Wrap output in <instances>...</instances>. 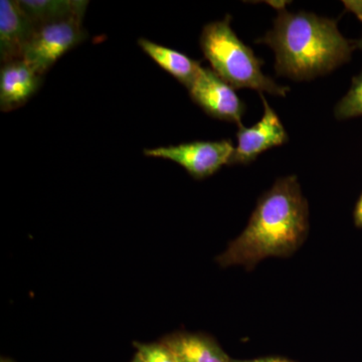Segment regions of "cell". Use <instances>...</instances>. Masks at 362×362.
Wrapping results in <instances>:
<instances>
[{"label":"cell","instance_id":"cell-1","mask_svg":"<svg viewBox=\"0 0 362 362\" xmlns=\"http://www.w3.org/2000/svg\"><path fill=\"white\" fill-rule=\"evenodd\" d=\"M308 230V206L296 176L279 180L262 197L246 230L218 259L221 265H251L291 254Z\"/></svg>","mask_w":362,"mask_h":362},{"label":"cell","instance_id":"cell-2","mask_svg":"<svg viewBox=\"0 0 362 362\" xmlns=\"http://www.w3.org/2000/svg\"><path fill=\"white\" fill-rule=\"evenodd\" d=\"M275 52L276 73L296 81L325 75L349 62L356 45L345 39L337 21L304 11H279L273 30L257 40Z\"/></svg>","mask_w":362,"mask_h":362},{"label":"cell","instance_id":"cell-3","mask_svg":"<svg viewBox=\"0 0 362 362\" xmlns=\"http://www.w3.org/2000/svg\"><path fill=\"white\" fill-rule=\"evenodd\" d=\"M232 18L207 23L202 30L199 45L204 58L233 89H249L286 97L290 89L277 84L262 71L263 62L255 56L251 47L239 39L232 25Z\"/></svg>","mask_w":362,"mask_h":362},{"label":"cell","instance_id":"cell-4","mask_svg":"<svg viewBox=\"0 0 362 362\" xmlns=\"http://www.w3.org/2000/svg\"><path fill=\"white\" fill-rule=\"evenodd\" d=\"M83 18L56 21L37 26L23 59L45 76L66 52L87 39Z\"/></svg>","mask_w":362,"mask_h":362},{"label":"cell","instance_id":"cell-5","mask_svg":"<svg viewBox=\"0 0 362 362\" xmlns=\"http://www.w3.org/2000/svg\"><path fill=\"white\" fill-rule=\"evenodd\" d=\"M235 146L232 140L194 141L170 146L144 149L143 154L151 158L168 159L182 166L197 180L214 175L221 166L230 163Z\"/></svg>","mask_w":362,"mask_h":362},{"label":"cell","instance_id":"cell-6","mask_svg":"<svg viewBox=\"0 0 362 362\" xmlns=\"http://www.w3.org/2000/svg\"><path fill=\"white\" fill-rule=\"evenodd\" d=\"M189 96L207 115L218 120L242 124L245 105L232 86L214 73L213 69L202 68L188 88Z\"/></svg>","mask_w":362,"mask_h":362},{"label":"cell","instance_id":"cell-7","mask_svg":"<svg viewBox=\"0 0 362 362\" xmlns=\"http://www.w3.org/2000/svg\"><path fill=\"white\" fill-rule=\"evenodd\" d=\"M264 114L258 123L247 128L239 125L238 146L235 147L228 165L249 164L263 152L280 146L288 141V135L276 112L261 94Z\"/></svg>","mask_w":362,"mask_h":362},{"label":"cell","instance_id":"cell-8","mask_svg":"<svg viewBox=\"0 0 362 362\" xmlns=\"http://www.w3.org/2000/svg\"><path fill=\"white\" fill-rule=\"evenodd\" d=\"M37 26L18 0L0 1V59L2 65L23 59Z\"/></svg>","mask_w":362,"mask_h":362},{"label":"cell","instance_id":"cell-9","mask_svg":"<svg viewBox=\"0 0 362 362\" xmlns=\"http://www.w3.org/2000/svg\"><path fill=\"white\" fill-rule=\"evenodd\" d=\"M44 76L25 59L4 64L0 71V109L11 112L25 106L42 87Z\"/></svg>","mask_w":362,"mask_h":362},{"label":"cell","instance_id":"cell-10","mask_svg":"<svg viewBox=\"0 0 362 362\" xmlns=\"http://www.w3.org/2000/svg\"><path fill=\"white\" fill-rule=\"evenodd\" d=\"M138 45L147 56L156 62L157 65L170 74L187 89L202 70L201 64L190 59L182 52L169 49L146 39L138 40Z\"/></svg>","mask_w":362,"mask_h":362},{"label":"cell","instance_id":"cell-11","mask_svg":"<svg viewBox=\"0 0 362 362\" xmlns=\"http://www.w3.org/2000/svg\"><path fill=\"white\" fill-rule=\"evenodd\" d=\"M35 26L56 21L83 18L89 1L84 0H18Z\"/></svg>","mask_w":362,"mask_h":362},{"label":"cell","instance_id":"cell-12","mask_svg":"<svg viewBox=\"0 0 362 362\" xmlns=\"http://www.w3.org/2000/svg\"><path fill=\"white\" fill-rule=\"evenodd\" d=\"M165 344L180 362H232L216 343L199 335H180Z\"/></svg>","mask_w":362,"mask_h":362},{"label":"cell","instance_id":"cell-13","mask_svg":"<svg viewBox=\"0 0 362 362\" xmlns=\"http://www.w3.org/2000/svg\"><path fill=\"white\" fill-rule=\"evenodd\" d=\"M362 116V71L352 80L351 88L335 108V117L340 120Z\"/></svg>","mask_w":362,"mask_h":362},{"label":"cell","instance_id":"cell-14","mask_svg":"<svg viewBox=\"0 0 362 362\" xmlns=\"http://www.w3.org/2000/svg\"><path fill=\"white\" fill-rule=\"evenodd\" d=\"M137 356L144 362H180L168 345H139Z\"/></svg>","mask_w":362,"mask_h":362},{"label":"cell","instance_id":"cell-15","mask_svg":"<svg viewBox=\"0 0 362 362\" xmlns=\"http://www.w3.org/2000/svg\"><path fill=\"white\" fill-rule=\"evenodd\" d=\"M343 4L349 11L356 13L357 18L362 21V1H344Z\"/></svg>","mask_w":362,"mask_h":362},{"label":"cell","instance_id":"cell-16","mask_svg":"<svg viewBox=\"0 0 362 362\" xmlns=\"http://www.w3.org/2000/svg\"><path fill=\"white\" fill-rule=\"evenodd\" d=\"M354 223L358 228H362V194L354 211Z\"/></svg>","mask_w":362,"mask_h":362},{"label":"cell","instance_id":"cell-17","mask_svg":"<svg viewBox=\"0 0 362 362\" xmlns=\"http://www.w3.org/2000/svg\"><path fill=\"white\" fill-rule=\"evenodd\" d=\"M232 362H291L289 361H286V359L282 358H264V359H255V361H232Z\"/></svg>","mask_w":362,"mask_h":362},{"label":"cell","instance_id":"cell-18","mask_svg":"<svg viewBox=\"0 0 362 362\" xmlns=\"http://www.w3.org/2000/svg\"><path fill=\"white\" fill-rule=\"evenodd\" d=\"M356 47H358V49H362V35L361 39L357 40V42H356Z\"/></svg>","mask_w":362,"mask_h":362},{"label":"cell","instance_id":"cell-19","mask_svg":"<svg viewBox=\"0 0 362 362\" xmlns=\"http://www.w3.org/2000/svg\"><path fill=\"white\" fill-rule=\"evenodd\" d=\"M133 362H144V361H143L142 359L140 358L139 356H136L135 359H134V361H133Z\"/></svg>","mask_w":362,"mask_h":362},{"label":"cell","instance_id":"cell-20","mask_svg":"<svg viewBox=\"0 0 362 362\" xmlns=\"http://www.w3.org/2000/svg\"><path fill=\"white\" fill-rule=\"evenodd\" d=\"M1 362H8V361H1Z\"/></svg>","mask_w":362,"mask_h":362}]
</instances>
